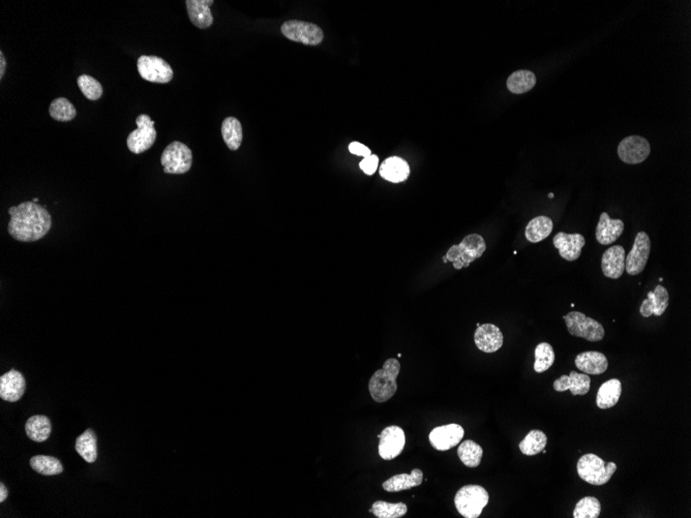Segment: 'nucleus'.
Segmentation results:
<instances>
[{
    "mask_svg": "<svg viewBox=\"0 0 691 518\" xmlns=\"http://www.w3.org/2000/svg\"><path fill=\"white\" fill-rule=\"evenodd\" d=\"M464 436V430L462 425L452 423L432 430L429 439V443L434 449L447 451L459 445L463 440Z\"/></svg>",
    "mask_w": 691,
    "mask_h": 518,
    "instance_id": "nucleus-14",
    "label": "nucleus"
},
{
    "mask_svg": "<svg viewBox=\"0 0 691 518\" xmlns=\"http://www.w3.org/2000/svg\"><path fill=\"white\" fill-rule=\"evenodd\" d=\"M49 114L56 121H71L77 115L73 104L66 98H57L51 103Z\"/></svg>",
    "mask_w": 691,
    "mask_h": 518,
    "instance_id": "nucleus-35",
    "label": "nucleus"
},
{
    "mask_svg": "<svg viewBox=\"0 0 691 518\" xmlns=\"http://www.w3.org/2000/svg\"><path fill=\"white\" fill-rule=\"evenodd\" d=\"M602 512V504L594 497L580 499L573 511L575 518H597Z\"/></svg>",
    "mask_w": 691,
    "mask_h": 518,
    "instance_id": "nucleus-38",
    "label": "nucleus"
},
{
    "mask_svg": "<svg viewBox=\"0 0 691 518\" xmlns=\"http://www.w3.org/2000/svg\"><path fill=\"white\" fill-rule=\"evenodd\" d=\"M624 231V223L621 219H612L607 212H602L596 226V239L598 244L610 245L620 238Z\"/></svg>",
    "mask_w": 691,
    "mask_h": 518,
    "instance_id": "nucleus-20",
    "label": "nucleus"
},
{
    "mask_svg": "<svg viewBox=\"0 0 691 518\" xmlns=\"http://www.w3.org/2000/svg\"><path fill=\"white\" fill-rule=\"evenodd\" d=\"M30 467L36 473L44 476L59 475L64 472L61 462L56 457H47V455H36L31 457Z\"/></svg>",
    "mask_w": 691,
    "mask_h": 518,
    "instance_id": "nucleus-33",
    "label": "nucleus"
},
{
    "mask_svg": "<svg viewBox=\"0 0 691 518\" xmlns=\"http://www.w3.org/2000/svg\"><path fill=\"white\" fill-rule=\"evenodd\" d=\"M669 302V291L662 284H658L654 291L648 293L646 299L642 302L640 313L644 318H650L653 314L660 317L667 311Z\"/></svg>",
    "mask_w": 691,
    "mask_h": 518,
    "instance_id": "nucleus-19",
    "label": "nucleus"
},
{
    "mask_svg": "<svg viewBox=\"0 0 691 518\" xmlns=\"http://www.w3.org/2000/svg\"><path fill=\"white\" fill-rule=\"evenodd\" d=\"M349 151L355 156H362L366 159L367 156H372V151L369 148H367L366 145L362 144L359 142H352L349 145Z\"/></svg>",
    "mask_w": 691,
    "mask_h": 518,
    "instance_id": "nucleus-41",
    "label": "nucleus"
},
{
    "mask_svg": "<svg viewBox=\"0 0 691 518\" xmlns=\"http://www.w3.org/2000/svg\"><path fill=\"white\" fill-rule=\"evenodd\" d=\"M9 234L18 241H38L48 234L52 226V217L48 210L32 201L13 206L9 209Z\"/></svg>",
    "mask_w": 691,
    "mask_h": 518,
    "instance_id": "nucleus-1",
    "label": "nucleus"
},
{
    "mask_svg": "<svg viewBox=\"0 0 691 518\" xmlns=\"http://www.w3.org/2000/svg\"><path fill=\"white\" fill-rule=\"evenodd\" d=\"M379 165V157L376 154H372L371 156H367L364 159V161H360L359 166L362 171H364V174L374 175L378 169Z\"/></svg>",
    "mask_w": 691,
    "mask_h": 518,
    "instance_id": "nucleus-40",
    "label": "nucleus"
},
{
    "mask_svg": "<svg viewBox=\"0 0 691 518\" xmlns=\"http://www.w3.org/2000/svg\"><path fill=\"white\" fill-rule=\"evenodd\" d=\"M575 363L580 371L586 374H593V376L603 374V372H607V367H609V362H607L605 355L600 352H596V351L579 354L575 357Z\"/></svg>",
    "mask_w": 691,
    "mask_h": 518,
    "instance_id": "nucleus-23",
    "label": "nucleus"
},
{
    "mask_svg": "<svg viewBox=\"0 0 691 518\" xmlns=\"http://www.w3.org/2000/svg\"><path fill=\"white\" fill-rule=\"evenodd\" d=\"M381 177L394 184L405 181L410 174V166L405 159L399 156H392L386 159L380 166Z\"/></svg>",
    "mask_w": 691,
    "mask_h": 518,
    "instance_id": "nucleus-24",
    "label": "nucleus"
},
{
    "mask_svg": "<svg viewBox=\"0 0 691 518\" xmlns=\"http://www.w3.org/2000/svg\"><path fill=\"white\" fill-rule=\"evenodd\" d=\"M650 152V143L641 136L624 138L618 146V156L621 161L630 165H637L646 161Z\"/></svg>",
    "mask_w": 691,
    "mask_h": 518,
    "instance_id": "nucleus-12",
    "label": "nucleus"
},
{
    "mask_svg": "<svg viewBox=\"0 0 691 518\" xmlns=\"http://www.w3.org/2000/svg\"><path fill=\"white\" fill-rule=\"evenodd\" d=\"M547 444V437L542 430L533 429L525 437L523 441L520 443L519 447L521 452L528 457L538 454L545 449Z\"/></svg>",
    "mask_w": 691,
    "mask_h": 518,
    "instance_id": "nucleus-34",
    "label": "nucleus"
},
{
    "mask_svg": "<svg viewBox=\"0 0 691 518\" xmlns=\"http://www.w3.org/2000/svg\"><path fill=\"white\" fill-rule=\"evenodd\" d=\"M161 163L167 174H184L192 168L193 154L186 144L174 141L164 149Z\"/></svg>",
    "mask_w": 691,
    "mask_h": 518,
    "instance_id": "nucleus-6",
    "label": "nucleus"
},
{
    "mask_svg": "<svg viewBox=\"0 0 691 518\" xmlns=\"http://www.w3.org/2000/svg\"><path fill=\"white\" fill-rule=\"evenodd\" d=\"M32 202H34V203L39 202V199L34 198V200H32Z\"/></svg>",
    "mask_w": 691,
    "mask_h": 518,
    "instance_id": "nucleus-44",
    "label": "nucleus"
},
{
    "mask_svg": "<svg viewBox=\"0 0 691 518\" xmlns=\"http://www.w3.org/2000/svg\"><path fill=\"white\" fill-rule=\"evenodd\" d=\"M401 371V363L395 358L386 360L383 367L372 377L369 383L371 397L376 402L389 401L397 390V378Z\"/></svg>",
    "mask_w": 691,
    "mask_h": 518,
    "instance_id": "nucleus-2",
    "label": "nucleus"
},
{
    "mask_svg": "<svg viewBox=\"0 0 691 518\" xmlns=\"http://www.w3.org/2000/svg\"><path fill=\"white\" fill-rule=\"evenodd\" d=\"M137 129L129 134L126 145L129 151L135 154L147 151L156 140V122L149 115L141 114L136 119Z\"/></svg>",
    "mask_w": 691,
    "mask_h": 518,
    "instance_id": "nucleus-9",
    "label": "nucleus"
},
{
    "mask_svg": "<svg viewBox=\"0 0 691 518\" xmlns=\"http://www.w3.org/2000/svg\"><path fill=\"white\" fill-rule=\"evenodd\" d=\"M568 332L572 337H582L586 341L596 342L605 337V328L600 322L580 312H572L563 317Z\"/></svg>",
    "mask_w": 691,
    "mask_h": 518,
    "instance_id": "nucleus-7",
    "label": "nucleus"
},
{
    "mask_svg": "<svg viewBox=\"0 0 691 518\" xmlns=\"http://www.w3.org/2000/svg\"><path fill=\"white\" fill-rule=\"evenodd\" d=\"M457 455L464 466L468 468H476L482 462L484 450L476 442L467 440L462 442L457 449Z\"/></svg>",
    "mask_w": 691,
    "mask_h": 518,
    "instance_id": "nucleus-32",
    "label": "nucleus"
},
{
    "mask_svg": "<svg viewBox=\"0 0 691 518\" xmlns=\"http://www.w3.org/2000/svg\"><path fill=\"white\" fill-rule=\"evenodd\" d=\"M139 75L152 83L166 84L173 79V69L163 59L154 55H142L137 61Z\"/></svg>",
    "mask_w": 691,
    "mask_h": 518,
    "instance_id": "nucleus-10",
    "label": "nucleus"
},
{
    "mask_svg": "<svg viewBox=\"0 0 691 518\" xmlns=\"http://www.w3.org/2000/svg\"><path fill=\"white\" fill-rule=\"evenodd\" d=\"M549 198H554V194L553 193L550 194Z\"/></svg>",
    "mask_w": 691,
    "mask_h": 518,
    "instance_id": "nucleus-45",
    "label": "nucleus"
},
{
    "mask_svg": "<svg viewBox=\"0 0 691 518\" xmlns=\"http://www.w3.org/2000/svg\"><path fill=\"white\" fill-rule=\"evenodd\" d=\"M621 393H622V384L618 379L605 382L598 390L596 404L602 410L611 409L618 404Z\"/></svg>",
    "mask_w": 691,
    "mask_h": 518,
    "instance_id": "nucleus-26",
    "label": "nucleus"
},
{
    "mask_svg": "<svg viewBox=\"0 0 691 518\" xmlns=\"http://www.w3.org/2000/svg\"><path fill=\"white\" fill-rule=\"evenodd\" d=\"M281 31L287 39L307 46L320 45L324 39L323 30L318 25L304 21H287L282 25Z\"/></svg>",
    "mask_w": 691,
    "mask_h": 518,
    "instance_id": "nucleus-8",
    "label": "nucleus"
},
{
    "mask_svg": "<svg viewBox=\"0 0 691 518\" xmlns=\"http://www.w3.org/2000/svg\"><path fill=\"white\" fill-rule=\"evenodd\" d=\"M76 451L85 462L94 464L98 459V440L94 430L87 429L78 437L75 445Z\"/></svg>",
    "mask_w": 691,
    "mask_h": 518,
    "instance_id": "nucleus-29",
    "label": "nucleus"
},
{
    "mask_svg": "<svg viewBox=\"0 0 691 518\" xmlns=\"http://www.w3.org/2000/svg\"><path fill=\"white\" fill-rule=\"evenodd\" d=\"M591 379L586 374H579L572 371L570 376H561L554 382V389L557 392L570 390L573 397L586 395L590 390Z\"/></svg>",
    "mask_w": 691,
    "mask_h": 518,
    "instance_id": "nucleus-21",
    "label": "nucleus"
},
{
    "mask_svg": "<svg viewBox=\"0 0 691 518\" xmlns=\"http://www.w3.org/2000/svg\"><path fill=\"white\" fill-rule=\"evenodd\" d=\"M187 9L189 20L200 29H208L214 23L210 6L214 4V0H187Z\"/></svg>",
    "mask_w": 691,
    "mask_h": 518,
    "instance_id": "nucleus-22",
    "label": "nucleus"
},
{
    "mask_svg": "<svg viewBox=\"0 0 691 518\" xmlns=\"http://www.w3.org/2000/svg\"><path fill=\"white\" fill-rule=\"evenodd\" d=\"M577 474L580 478L589 484L600 485L607 484L615 472L617 471V464L615 462L605 464V460L600 459L593 453L585 454L577 462Z\"/></svg>",
    "mask_w": 691,
    "mask_h": 518,
    "instance_id": "nucleus-4",
    "label": "nucleus"
},
{
    "mask_svg": "<svg viewBox=\"0 0 691 518\" xmlns=\"http://www.w3.org/2000/svg\"><path fill=\"white\" fill-rule=\"evenodd\" d=\"M26 389L24 376L16 369L2 374L0 378V397L4 401L16 402L20 401Z\"/></svg>",
    "mask_w": 691,
    "mask_h": 518,
    "instance_id": "nucleus-17",
    "label": "nucleus"
},
{
    "mask_svg": "<svg viewBox=\"0 0 691 518\" xmlns=\"http://www.w3.org/2000/svg\"><path fill=\"white\" fill-rule=\"evenodd\" d=\"M489 492L480 485H464L454 497V505L462 517L478 518L489 504Z\"/></svg>",
    "mask_w": 691,
    "mask_h": 518,
    "instance_id": "nucleus-5",
    "label": "nucleus"
},
{
    "mask_svg": "<svg viewBox=\"0 0 691 518\" xmlns=\"http://www.w3.org/2000/svg\"><path fill=\"white\" fill-rule=\"evenodd\" d=\"M378 450L381 459L392 460L403 452L406 444L404 430L397 425L386 427L379 436Z\"/></svg>",
    "mask_w": 691,
    "mask_h": 518,
    "instance_id": "nucleus-13",
    "label": "nucleus"
},
{
    "mask_svg": "<svg viewBox=\"0 0 691 518\" xmlns=\"http://www.w3.org/2000/svg\"><path fill=\"white\" fill-rule=\"evenodd\" d=\"M424 473L422 469H414L411 474H399L392 476L383 483V489L388 492H403L422 485Z\"/></svg>",
    "mask_w": 691,
    "mask_h": 518,
    "instance_id": "nucleus-25",
    "label": "nucleus"
},
{
    "mask_svg": "<svg viewBox=\"0 0 691 518\" xmlns=\"http://www.w3.org/2000/svg\"><path fill=\"white\" fill-rule=\"evenodd\" d=\"M555 362V352L553 347L547 342H542L535 348V362L534 371L542 374L549 371Z\"/></svg>",
    "mask_w": 691,
    "mask_h": 518,
    "instance_id": "nucleus-36",
    "label": "nucleus"
},
{
    "mask_svg": "<svg viewBox=\"0 0 691 518\" xmlns=\"http://www.w3.org/2000/svg\"><path fill=\"white\" fill-rule=\"evenodd\" d=\"M369 511L378 518H399L406 514L408 507L404 503L392 504L378 501L373 504Z\"/></svg>",
    "mask_w": 691,
    "mask_h": 518,
    "instance_id": "nucleus-37",
    "label": "nucleus"
},
{
    "mask_svg": "<svg viewBox=\"0 0 691 518\" xmlns=\"http://www.w3.org/2000/svg\"><path fill=\"white\" fill-rule=\"evenodd\" d=\"M6 59L4 57V52H0V79L4 77V74H6Z\"/></svg>",
    "mask_w": 691,
    "mask_h": 518,
    "instance_id": "nucleus-42",
    "label": "nucleus"
},
{
    "mask_svg": "<svg viewBox=\"0 0 691 518\" xmlns=\"http://www.w3.org/2000/svg\"><path fill=\"white\" fill-rule=\"evenodd\" d=\"M553 244L558 249L561 258L572 262L581 256L582 249L586 244V239L579 233L567 234V233L559 232L555 235Z\"/></svg>",
    "mask_w": 691,
    "mask_h": 518,
    "instance_id": "nucleus-15",
    "label": "nucleus"
},
{
    "mask_svg": "<svg viewBox=\"0 0 691 518\" xmlns=\"http://www.w3.org/2000/svg\"><path fill=\"white\" fill-rule=\"evenodd\" d=\"M78 86L89 101H98L103 96V86L96 79L89 75H81L77 80Z\"/></svg>",
    "mask_w": 691,
    "mask_h": 518,
    "instance_id": "nucleus-39",
    "label": "nucleus"
},
{
    "mask_svg": "<svg viewBox=\"0 0 691 518\" xmlns=\"http://www.w3.org/2000/svg\"><path fill=\"white\" fill-rule=\"evenodd\" d=\"M536 76L533 71L520 69L507 79V89L512 94H523L530 91L536 85Z\"/></svg>",
    "mask_w": 691,
    "mask_h": 518,
    "instance_id": "nucleus-30",
    "label": "nucleus"
},
{
    "mask_svg": "<svg viewBox=\"0 0 691 518\" xmlns=\"http://www.w3.org/2000/svg\"><path fill=\"white\" fill-rule=\"evenodd\" d=\"M25 430L30 440L43 443L49 439L52 425L49 418L43 415H36L27 420Z\"/></svg>",
    "mask_w": 691,
    "mask_h": 518,
    "instance_id": "nucleus-28",
    "label": "nucleus"
},
{
    "mask_svg": "<svg viewBox=\"0 0 691 518\" xmlns=\"http://www.w3.org/2000/svg\"><path fill=\"white\" fill-rule=\"evenodd\" d=\"M222 136L229 149L237 150L242 143L244 133L239 120L235 117H227L222 124Z\"/></svg>",
    "mask_w": 691,
    "mask_h": 518,
    "instance_id": "nucleus-31",
    "label": "nucleus"
},
{
    "mask_svg": "<svg viewBox=\"0 0 691 518\" xmlns=\"http://www.w3.org/2000/svg\"><path fill=\"white\" fill-rule=\"evenodd\" d=\"M8 489L4 487V483H0V503H4L6 501V498H8Z\"/></svg>",
    "mask_w": 691,
    "mask_h": 518,
    "instance_id": "nucleus-43",
    "label": "nucleus"
},
{
    "mask_svg": "<svg viewBox=\"0 0 691 518\" xmlns=\"http://www.w3.org/2000/svg\"><path fill=\"white\" fill-rule=\"evenodd\" d=\"M487 249L484 237L478 234L466 236L461 244L452 245L448 249L445 258L447 262H452L457 270L467 268L471 263L474 262L484 254Z\"/></svg>",
    "mask_w": 691,
    "mask_h": 518,
    "instance_id": "nucleus-3",
    "label": "nucleus"
},
{
    "mask_svg": "<svg viewBox=\"0 0 691 518\" xmlns=\"http://www.w3.org/2000/svg\"><path fill=\"white\" fill-rule=\"evenodd\" d=\"M625 249L621 245H614L605 251L602 258V274L611 279H618L625 272Z\"/></svg>",
    "mask_w": 691,
    "mask_h": 518,
    "instance_id": "nucleus-18",
    "label": "nucleus"
},
{
    "mask_svg": "<svg viewBox=\"0 0 691 518\" xmlns=\"http://www.w3.org/2000/svg\"><path fill=\"white\" fill-rule=\"evenodd\" d=\"M474 342L478 350L482 352L494 353L502 348L503 333L494 324H484L476 329Z\"/></svg>",
    "mask_w": 691,
    "mask_h": 518,
    "instance_id": "nucleus-16",
    "label": "nucleus"
},
{
    "mask_svg": "<svg viewBox=\"0 0 691 518\" xmlns=\"http://www.w3.org/2000/svg\"><path fill=\"white\" fill-rule=\"evenodd\" d=\"M651 253V240L646 232L635 236L632 251L625 258V270L630 275H637L644 272Z\"/></svg>",
    "mask_w": 691,
    "mask_h": 518,
    "instance_id": "nucleus-11",
    "label": "nucleus"
},
{
    "mask_svg": "<svg viewBox=\"0 0 691 518\" xmlns=\"http://www.w3.org/2000/svg\"><path fill=\"white\" fill-rule=\"evenodd\" d=\"M553 221L550 217L542 215V216L535 217L532 221H529L526 226V231H525V235H526L527 240L531 244H538V242L549 237L553 232Z\"/></svg>",
    "mask_w": 691,
    "mask_h": 518,
    "instance_id": "nucleus-27",
    "label": "nucleus"
}]
</instances>
